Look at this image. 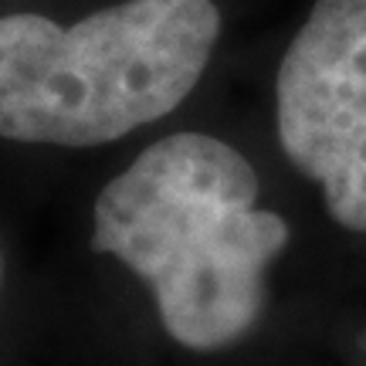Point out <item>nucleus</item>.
Segmentation results:
<instances>
[{"label": "nucleus", "instance_id": "obj_3", "mask_svg": "<svg viewBox=\"0 0 366 366\" xmlns=\"http://www.w3.org/2000/svg\"><path fill=\"white\" fill-rule=\"evenodd\" d=\"M278 139L329 214L366 231V0H319L299 27L278 68Z\"/></svg>", "mask_w": 366, "mask_h": 366}, {"label": "nucleus", "instance_id": "obj_4", "mask_svg": "<svg viewBox=\"0 0 366 366\" xmlns=\"http://www.w3.org/2000/svg\"><path fill=\"white\" fill-rule=\"evenodd\" d=\"M0 278H4V254H0Z\"/></svg>", "mask_w": 366, "mask_h": 366}, {"label": "nucleus", "instance_id": "obj_1", "mask_svg": "<svg viewBox=\"0 0 366 366\" xmlns=\"http://www.w3.org/2000/svg\"><path fill=\"white\" fill-rule=\"evenodd\" d=\"M254 200L258 177L234 146L173 132L99 194L92 248L157 292L180 346L224 350L254 326L264 268L288 244V224Z\"/></svg>", "mask_w": 366, "mask_h": 366}, {"label": "nucleus", "instance_id": "obj_2", "mask_svg": "<svg viewBox=\"0 0 366 366\" xmlns=\"http://www.w3.org/2000/svg\"><path fill=\"white\" fill-rule=\"evenodd\" d=\"M221 34L214 0H126L71 27L0 17V136L102 146L194 92Z\"/></svg>", "mask_w": 366, "mask_h": 366}]
</instances>
